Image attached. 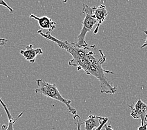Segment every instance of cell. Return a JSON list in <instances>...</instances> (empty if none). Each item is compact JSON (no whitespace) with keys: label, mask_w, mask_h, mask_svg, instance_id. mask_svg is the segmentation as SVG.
<instances>
[{"label":"cell","mask_w":147,"mask_h":130,"mask_svg":"<svg viewBox=\"0 0 147 130\" xmlns=\"http://www.w3.org/2000/svg\"><path fill=\"white\" fill-rule=\"evenodd\" d=\"M8 42H9V40L5 39V38H0V46H4L8 43Z\"/></svg>","instance_id":"14"},{"label":"cell","mask_w":147,"mask_h":130,"mask_svg":"<svg viewBox=\"0 0 147 130\" xmlns=\"http://www.w3.org/2000/svg\"><path fill=\"white\" fill-rule=\"evenodd\" d=\"M73 119H74L75 124L76 126V129H77L76 130H82L81 129L82 125H83L84 123H83V121H82V119L81 117H80L79 115L76 114V115L73 116Z\"/></svg>","instance_id":"10"},{"label":"cell","mask_w":147,"mask_h":130,"mask_svg":"<svg viewBox=\"0 0 147 130\" xmlns=\"http://www.w3.org/2000/svg\"><path fill=\"white\" fill-rule=\"evenodd\" d=\"M37 33L54 42L59 48L69 53L72 56V59L68 62L69 66H75L78 71L83 70L86 75L93 76L98 79L101 93L113 94L116 93L118 86L112 85L106 76V74H114V73L103 68L102 65L106 61V56L96 45L80 48L75 43L57 39L52 36L49 31L44 33L41 30H40L37 31Z\"/></svg>","instance_id":"1"},{"label":"cell","mask_w":147,"mask_h":130,"mask_svg":"<svg viewBox=\"0 0 147 130\" xmlns=\"http://www.w3.org/2000/svg\"><path fill=\"white\" fill-rule=\"evenodd\" d=\"M82 13L85 14V17L82 22L83 27L80 33L77 36V41L75 44L80 48H85L88 46L85 41V37L87 33L93 29L94 24L97 23V21L94 18L93 15V8L82 3Z\"/></svg>","instance_id":"3"},{"label":"cell","mask_w":147,"mask_h":130,"mask_svg":"<svg viewBox=\"0 0 147 130\" xmlns=\"http://www.w3.org/2000/svg\"><path fill=\"white\" fill-rule=\"evenodd\" d=\"M0 5L5 6L6 8H8L9 9L10 13H13V11H14L13 9L11 8V7H10L8 4H7V3L5 1H3V0H0Z\"/></svg>","instance_id":"12"},{"label":"cell","mask_w":147,"mask_h":130,"mask_svg":"<svg viewBox=\"0 0 147 130\" xmlns=\"http://www.w3.org/2000/svg\"><path fill=\"white\" fill-rule=\"evenodd\" d=\"M106 117H98V116L91 115L86 119L83 121L85 130H93L97 128L101 125Z\"/></svg>","instance_id":"8"},{"label":"cell","mask_w":147,"mask_h":130,"mask_svg":"<svg viewBox=\"0 0 147 130\" xmlns=\"http://www.w3.org/2000/svg\"><path fill=\"white\" fill-rule=\"evenodd\" d=\"M138 130H147V122L145 123V124L141 125L139 126Z\"/></svg>","instance_id":"15"},{"label":"cell","mask_w":147,"mask_h":130,"mask_svg":"<svg viewBox=\"0 0 147 130\" xmlns=\"http://www.w3.org/2000/svg\"><path fill=\"white\" fill-rule=\"evenodd\" d=\"M20 54L31 63H34L35 62L36 57L37 55H42L43 54V51L41 48H33V44H30L26 46V50H22L20 51Z\"/></svg>","instance_id":"6"},{"label":"cell","mask_w":147,"mask_h":130,"mask_svg":"<svg viewBox=\"0 0 147 130\" xmlns=\"http://www.w3.org/2000/svg\"><path fill=\"white\" fill-rule=\"evenodd\" d=\"M36 82L38 88H36L34 91L36 94H40L48 98H50L51 99L61 102L67 107L69 113H71L73 115L77 114L76 109L71 106V101L70 100H66L62 96L56 84H51L46 82L42 79H38Z\"/></svg>","instance_id":"2"},{"label":"cell","mask_w":147,"mask_h":130,"mask_svg":"<svg viewBox=\"0 0 147 130\" xmlns=\"http://www.w3.org/2000/svg\"><path fill=\"white\" fill-rule=\"evenodd\" d=\"M0 103L1 104L2 106L3 107V108H4V110H5V112H6V115H7V117H8V121L14 120V119H14V118H13V117L11 116V113H10V112H9V110H8V108H7L6 104L4 103V102L3 101V100L1 99V98H0Z\"/></svg>","instance_id":"11"},{"label":"cell","mask_w":147,"mask_h":130,"mask_svg":"<svg viewBox=\"0 0 147 130\" xmlns=\"http://www.w3.org/2000/svg\"><path fill=\"white\" fill-rule=\"evenodd\" d=\"M103 128H104V129H105V130H114L113 128H111V126H110V124L107 125L106 123L105 125L103 126Z\"/></svg>","instance_id":"17"},{"label":"cell","mask_w":147,"mask_h":130,"mask_svg":"<svg viewBox=\"0 0 147 130\" xmlns=\"http://www.w3.org/2000/svg\"><path fill=\"white\" fill-rule=\"evenodd\" d=\"M128 106L131 109L130 115L134 119H140L141 125L147 122V104L141 99L138 100L134 107L131 105H128Z\"/></svg>","instance_id":"4"},{"label":"cell","mask_w":147,"mask_h":130,"mask_svg":"<svg viewBox=\"0 0 147 130\" xmlns=\"http://www.w3.org/2000/svg\"><path fill=\"white\" fill-rule=\"evenodd\" d=\"M144 33H145V34H146V40H145V42H144V43L143 44V45H142L141 48H145V47L147 46V30H146L144 31Z\"/></svg>","instance_id":"16"},{"label":"cell","mask_w":147,"mask_h":130,"mask_svg":"<svg viewBox=\"0 0 147 130\" xmlns=\"http://www.w3.org/2000/svg\"><path fill=\"white\" fill-rule=\"evenodd\" d=\"M93 15L94 18L97 21V25L93 32L94 34H96L98 32L100 25L104 22L108 15V11L105 6L100 5L98 7H93Z\"/></svg>","instance_id":"5"},{"label":"cell","mask_w":147,"mask_h":130,"mask_svg":"<svg viewBox=\"0 0 147 130\" xmlns=\"http://www.w3.org/2000/svg\"><path fill=\"white\" fill-rule=\"evenodd\" d=\"M24 113V111L22 112L18 117H16V119H14V120H11V121H8V125H3L1 127V130H15L14 129V124L16 122V121L18 120V119L22 117V115Z\"/></svg>","instance_id":"9"},{"label":"cell","mask_w":147,"mask_h":130,"mask_svg":"<svg viewBox=\"0 0 147 130\" xmlns=\"http://www.w3.org/2000/svg\"><path fill=\"white\" fill-rule=\"evenodd\" d=\"M108 118H105V119H104V121H103V123H101V125L99 126L98 128H96V129L95 130H101V129H102L103 128V126L105 125L106 123H107V122H108Z\"/></svg>","instance_id":"13"},{"label":"cell","mask_w":147,"mask_h":130,"mask_svg":"<svg viewBox=\"0 0 147 130\" xmlns=\"http://www.w3.org/2000/svg\"><path fill=\"white\" fill-rule=\"evenodd\" d=\"M30 18L34 19L38 21V24L42 29H47L49 32L53 31L56 28L57 23L53 22L50 18L48 16H43V17H38L33 14H30Z\"/></svg>","instance_id":"7"}]
</instances>
